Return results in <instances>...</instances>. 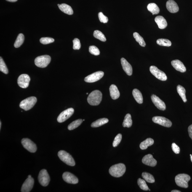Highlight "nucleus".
Masks as SVG:
<instances>
[{"instance_id": "obj_1", "label": "nucleus", "mask_w": 192, "mask_h": 192, "mask_svg": "<svg viewBox=\"0 0 192 192\" xmlns=\"http://www.w3.org/2000/svg\"><path fill=\"white\" fill-rule=\"evenodd\" d=\"M126 170L125 166L122 163H119L111 166L109 170V172L113 177H118L124 175Z\"/></svg>"}, {"instance_id": "obj_2", "label": "nucleus", "mask_w": 192, "mask_h": 192, "mask_svg": "<svg viewBox=\"0 0 192 192\" xmlns=\"http://www.w3.org/2000/svg\"><path fill=\"white\" fill-rule=\"evenodd\" d=\"M102 94L99 90L93 91L88 97L87 101L90 105L93 106L98 105L101 102Z\"/></svg>"}, {"instance_id": "obj_3", "label": "nucleus", "mask_w": 192, "mask_h": 192, "mask_svg": "<svg viewBox=\"0 0 192 192\" xmlns=\"http://www.w3.org/2000/svg\"><path fill=\"white\" fill-rule=\"evenodd\" d=\"M191 179L190 176L185 174H179L175 177L176 184L179 186L187 188L188 187V182Z\"/></svg>"}, {"instance_id": "obj_4", "label": "nucleus", "mask_w": 192, "mask_h": 192, "mask_svg": "<svg viewBox=\"0 0 192 192\" xmlns=\"http://www.w3.org/2000/svg\"><path fill=\"white\" fill-rule=\"evenodd\" d=\"M58 155L60 159L67 165L74 166L75 165V162L72 157L69 153L64 150H60Z\"/></svg>"}, {"instance_id": "obj_5", "label": "nucleus", "mask_w": 192, "mask_h": 192, "mask_svg": "<svg viewBox=\"0 0 192 192\" xmlns=\"http://www.w3.org/2000/svg\"><path fill=\"white\" fill-rule=\"evenodd\" d=\"M37 99L34 97H31L24 99L21 102L19 106L25 111L31 109L36 103Z\"/></svg>"}, {"instance_id": "obj_6", "label": "nucleus", "mask_w": 192, "mask_h": 192, "mask_svg": "<svg viewBox=\"0 0 192 192\" xmlns=\"http://www.w3.org/2000/svg\"><path fill=\"white\" fill-rule=\"evenodd\" d=\"M51 58L49 55L40 56L36 57L35 60V65L40 68H44L47 67L50 63Z\"/></svg>"}, {"instance_id": "obj_7", "label": "nucleus", "mask_w": 192, "mask_h": 192, "mask_svg": "<svg viewBox=\"0 0 192 192\" xmlns=\"http://www.w3.org/2000/svg\"><path fill=\"white\" fill-rule=\"evenodd\" d=\"M38 180L39 183L43 186H46L50 182V177L47 171L45 169L42 170L38 176Z\"/></svg>"}, {"instance_id": "obj_8", "label": "nucleus", "mask_w": 192, "mask_h": 192, "mask_svg": "<svg viewBox=\"0 0 192 192\" xmlns=\"http://www.w3.org/2000/svg\"><path fill=\"white\" fill-rule=\"evenodd\" d=\"M150 71L154 76L157 79L162 81H166L167 79V76L164 72L158 69L157 67L152 65L150 67Z\"/></svg>"}, {"instance_id": "obj_9", "label": "nucleus", "mask_w": 192, "mask_h": 192, "mask_svg": "<svg viewBox=\"0 0 192 192\" xmlns=\"http://www.w3.org/2000/svg\"><path fill=\"white\" fill-rule=\"evenodd\" d=\"M22 143L24 148L31 153H35L36 151L37 147L33 141L27 138L22 139Z\"/></svg>"}, {"instance_id": "obj_10", "label": "nucleus", "mask_w": 192, "mask_h": 192, "mask_svg": "<svg viewBox=\"0 0 192 192\" xmlns=\"http://www.w3.org/2000/svg\"><path fill=\"white\" fill-rule=\"evenodd\" d=\"M74 113V110L72 108H70L64 110L59 115L57 118V121L59 123H62L70 118Z\"/></svg>"}, {"instance_id": "obj_11", "label": "nucleus", "mask_w": 192, "mask_h": 192, "mask_svg": "<svg viewBox=\"0 0 192 192\" xmlns=\"http://www.w3.org/2000/svg\"><path fill=\"white\" fill-rule=\"evenodd\" d=\"M104 72L100 71L93 73L84 78V81L87 83H94L98 81L103 77Z\"/></svg>"}, {"instance_id": "obj_12", "label": "nucleus", "mask_w": 192, "mask_h": 192, "mask_svg": "<svg viewBox=\"0 0 192 192\" xmlns=\"http://www.w3.org/2000/svg\"><path fill=\"white\" fill-rule=\"evenodd\" d=\"M154 122L166 127H170L172 126V122L169 119L162 116H154L152 118Z\"/></svg>"}, {"instance_id": "obj_13", "label": "nucleus", "mask_w": 192, "mask_h": 192, "mask_svg": "<svg viewBox=\"0 0 192 192\" xmlns=\"http://www.w3.org/2000/svg\"><path fill=\"white\" fill-rule=\"evenodd\" d=\"M30 78L27 74H22L19 76L17 79L18 85L22 88H26L29 84Z\"/></svg>"}, {"instance_id": "obj_14", "label": "nucleus", "mask_w": 192, "mask_h": 192, "mask_svg": "<svg viewBox=\"0 0 192 192\" xmlns=\"http://www.w3.org/2000/svg\"><path fill=\"white\" fill-rule=\"evenodd\" d=\"M62 177L65 182L69 184H77L78 182L77 177L70 172L64 173L62 175Z\"/></svg>"}, {"instance_id": "obj_15", "label": "nucleus", "mask_w": 192, "mask_h": 192, "mask_svg": "<svg viewBox=\"0 0 192 192\" xmlns=\"http://www.w3.org/2000/svg\"><path fill=\"white\" fill-rule=\"evenodd\" d=\"M151 98L152 101L157 108L162 111L166 109L165 104L157 96L153 94L151 96Z\"/></svg>"}, {"instance_id": "obj_16", "label": "nucleus", "mask_w": 192, "mask_h": 192, "mask_svg": "<svg viewBox=\"0 0 192 192\" xmlns=\"http://www.w3.org/2000/svg\"><path fill=\"white\" fill-rule=\"evenodd\" d=\"M34 181L32 177H28L22 185L21 191L29 192L31 191L34 184Z\"/></svg>"}, {"instance_id": "obj_17", "label": "nucleus", "mask_w": 192, "mask_h": 192, "mask_svg": "<svg viewBox=\"0 0 192 192\" xmlns=\"http://www.w3.org/2000/svg\"><path fill=\"white\" fill-rule=\"evenodd\" d=\"M142 162L146 165L154 167L157 164V161L153 158L152 155L148 154L144 156L142 159Z\"/></svg>"}, {"instance_id": "obj_18", "label": "nucleus", "mask_w": 192, "mask_h": 192, "mask_svg": "<svg viewBox=\"0 0 192 192\" xmlns=\"http://www.w3.org/2000/svg\"><path fill=\"white\" fill-rule=\"evenodd\" d=\"M166 8L169 12L173 13H177L179 10L178 5L173 0H169L166 2Z\"/></svg>"}, {"instance_id": "obj_19", "label": "nucleus", "mask_w": 192, "mask_h": 192, "mask_svg": "<svg viewBox=\"0 0 192 192\" xmlns=\"http://www.w3.org/2000/svg\"><path fill=\"white\" fill-rule=\"evenodd\" d=\"M121 61L122 66L124 71L128 76H131L132 74V68L130 64L124 58H121Z\"/></svg>"}, {"instance_id": "obj_20", "label": "nucleus", "mask_w": 192, "mask_h": 192, "mask_svg": "<svg viewBox=\"0 0 192 192\" xmlns=\"http://www.w3.org/2000/svg\"><path fill=\"white\" fill-rule=\"evenodd\" d=\"M171 64L173 67L177 71L182 73L185 72L186 71V68L185 65L180 60H176L172 61L171 62Z\"/></svg>"}, {"instance_id": "obj_21", "label": "nucleus", "mask_w": 192, "mask_h": 192, "mask_svg": "<svg viewBox=\"0 0 192 192\" xmlns=\"http://www.w3.org/2000/svg\"><path fill=\"white\" fill-rule=\"evenodd\" d=\"M155 21L158 25V28L161 29L166 28L167 26V22L162 16H157L155 17Z\"/></svg>"}, {"instance_id": "obj_22", "label": "nucleus", "mask_w": 192, "mask_h": 192, "mask_svg": "<svg viewBox=\"0 0 192 192\" xmlns=\"http://www.w3.org/2000/svg\"><path fill=\"white\" fill-rule=\"evenodd\" d=\"M109 90L110 96L113 100H116L120 97L119 91L118 90L117 87L115 85L112 84L110 86Z\"/></svg>"}, {"instance_id": "obj_23", "label": "nucleus", "mask_w": 192, "mask_h": 192, "mask_svg": "<svg viewBox=\"0 0 192 192\" xmlns=\"http://www.w3.org/2000/svg\"><path fill=\"white\" fill-rule=\"evenodd\" d=\"M59 9L62 12L68 15H71L73 14V11L71 6L65 4H58Z\"/></svg>"}, {"instance_id": "obj_24", "label": "nucleus", "mask_w": 192, "mask_h": 192, "mask_svg": "<svg viewBox=\"0 0 192 192\" xmlns=\"http://www.w3.org/2000/svg\"><path fill=\"white\" fill-rule=\"evenodd\" d=\"M133 95L138 103L141 104L143 102V98L142 94L140 91L136 89H134L132 92Z\"/></svg>"}, {"instance_id": "obj_25", "label": "nucleus", "mask_w": 192, "mask_h": 192, "mask_svg": "<svg viewBox=\"0 0 192 192\" xmlns=\"http://www.w3.org/2000/svg\"><path fill=\"white\" fill-rule=\"evenodd\" d=\"M154 143L153 139L148 138L141 143L140 147L141 149L145 150L147 149L148 147L151 146Z\"/></svg>"}, {"instance_id": "obj_26", "label": "nucleus", "mask_w": 192, "mask_h": 192, "mask_svg": "<svg viewBox=\"0 0 192 192\" xmlns=\"http://www.w3.org/2000/svg\"><path fill=\"white\" fill-rule=\"evenodd\" d=\"M147 9L150 12L152 13L153 15L157 14L160 12L159 8L154 3H150L147 6Z\"/></svg>"}, {"instance_id": "obj_27", "label": "nucleus", "mask_w": 192, "mask_h": 192, "mask_svg": "<svg viewBox=\"0 0 192 192\" xmlns=\"http://www.w3.org/2000/svg\"><path fill=\"white\" fill-rule=\"evenodd\" d=\"M109 122V120L106 118H102L97 120V121L93 122L91 124V127L95 128L100 127L103 125Z\"/></svg>"}, {"instance_id": "obj_28", "label": "nucleus", "mask_w": 192, "mask_h": 192, "mask_svg": "<svg viewBox=\"0 0 192 192\" xmlns=\"http://www.w3.org/2000/svg\"><path fill=\"white\" fill-rule=\"evenodd\" d=\"M132 125V121L131 118V115L129 113L126 114L125 117V119L123 122L122 125L124 127H130Z\"/></svg>"}, {"instance_id": "obj_29", "label": "nucleus", "mask_w": 192, "mask_h": 192, "mask_svg": "<svg viewBox=\"0 0 192 192\" xmlns=\"http://www.w3.org/2000/svg\"><path fill=\"white\" fill-rule=\"evenodd\" d=\"M177 93H178L180 97H181L184 102H186L187 100L186 97V90L184 88L183 86L179 85L177 86Z\"/></svg>"}, {"instance_id": "obj_30", "label": "nucleus", "mask_w": 192, "mask_h": 192, "mask_svg": "<svg viewBox=\"0 0 192 192\" xmlns=\"http://www.w3.org/2000/svg\"><path fill=\"white\" fill-rule=\"evenodd\" d=\"M24 40V35L22 33H20L17 36L15 42L14 43V47L15 48L20 47L23 44Z\"/></svg>"}, {"instance_id": "obj_31", "label": "nucleus", "mask_w": 192, "mask_h": 192, "mask_svg": "<svg viewBox=\"0 0 192 192\" xmlns=\"http://www.w3.org/2000/svg\"><path fill=\"white\" fill-rule=\"evenodd\" d=\"M133 35L136 40V41L137 42L139 43L140 45L142 46V47H145L146 45V44H145V42L144 41L143 38L136 32L134 33Z\"/></svg>"}, {"instance_id": "obj_32", "label": "nucleus", "mask_w": 192, "mask_h": 192, "mask_svg": "<svg viewBox=\"0 0 192 192\" xmlns=\"http://www.w3.org/2000/svg\"><path fill=\"white\" fill-rule=\"evenodd\" d=\"M142 177L145 180L149 183H153L155 182L153 176L151 174L147 172H143L142 174Z\"/></svg>"}, {"instance_id": "obj_33", "label": "nucleus", "mask_w": 192, "mask_h": 192, "mask_svg": "<svg viewBox=\"0 0 192 192\" xmlns=\"http://www.w3.org/2000/svg\"><path fill=\"white\" fill-rule=\"evenodd\" d=\"M83 120L82 119H79L76 120L72 122L68 126V129L69 130H72L73 129H76L83 122Z\"/></svg>"}, {"instance_id": "obj_34", "label": "nucleus", "mask_w": 192, "mask_h": 192, "mask_svg": "<svg viewBox=\"0 0 192 192\" xmlns=\"http://www.w3.org/2000/svg\"><path fill=\"white\" fill-rule=\"evenodd\" d=\"M157 43L160 46L169 47L172 45V43L169 40L164 38H160L157 40Z\"/></svg>"}, {"instance_id": "obj_35", "label": "nucleus", "mask_w": 192, "mask_h": 192, "mask_svg": "<svg viewBox=\"0 0 192 192\" xmlns=\"http://www.w3.org/2000/svg\"><path fill=\"white\" fill-rule=\"evenodd\" d=\"M93 35L94 37L102 42L106 41V39L105 35L103 33L99 30H95L94 32Z\"/></svg>"}, {"instance_id": "obj_36", "label": "nucleus", "mask_w": 192, "mask_h": 192, "mask_svg": "<svg viewBox=\"0 0 192 192\" xmlns=\"http://www.w3.org/2000/svg\"><path fill=\"white\" fill-rule=\"evenodd\" d=\"M137 183L140 188L144 191H148L149 189L145 181L143 179L139 178L137 181Z\"/></svg>"}, {"instance_id": "obj_37", "label": "nucleus", "mask_w": 192, "mask_h": 192, "mask_svg": "<svg viewBox=\"0 0 192 192\" xmlns=\"http://www.w3.org/2000/svg\"><path fill=\"white\" fill-rule=\"evenodd\" d=\"M0 70L5 74H8V70L7 67L2 58L1 57H0Z\"/></svg>"}, {"instance_id": "obj_38", "label": "nucleus", "mask_w": 192, "mask_h": 192, "mask_svg": "<svg viewBox=\"0 0 192 192\" xmlns=\"http://www.w3.org/2000/svg\"><path fill=\"white\" fill-rule=\"evenodd\" d=\"M89 52L91 54L95 56H98L100 54L99 49L95 46H90L89 47Z\"/></svg>"}, {"instance_id": "obj_39", "label": "nucleus", "mask_w": 192, "mask_h": 192, "mask_svg": "<svg viewBox=\"0 0 192 192\" xmlns=\"http://www.w3.org/2000/svg\"><path fill=\"white\" fill-rule=\"evenodd\" d=\"M40 42L42 44L44 45H46L50 43L54 42V38H42L40 39Z\"/></svg>"}, {"instance_id": "obj_40", "label": "nucleus", "mask_w": 192, "mask_h": 192, "mask_svg": "<svg viewBox=\"0 0 192 192\" xmlns=\"http://www.w3.org/2000/svg\"><path fill=\"white\" fill-rule=\"evenodd\" d=\"M122 136L121 134H118L115 137L114 141L113 142V146L114 147L118 146V145L120 143L122 140Z\"/></svg>"}, {"instance_id": "obj_41", "label": "nucleus", "mask_w": 192, "mask_h": 192, "mask_svg": "<svg viewBox=\"0 0 192 192\" xmlns=\"http://www.w3.org/2000/svg\"><path fill=\"white\" fill-rule=\"evenodd\" d=\"M73 49L74 50H79L81 47V44L79 40L75 38L73 41Z\"/></svg>"}, {"instance_id": "obj_42", "label": "nucleus", "mask_w": 192, "mask_h": 192, "mask_svg": "<svg viewBox=\"0 0 192 192\" xmlns=\"http://www.w3.org/2000/svg\"><path fill=\"white\" fill-rule=\"evenodd\" d=\"M98 17L99 20L101 22L106 23L108 21V17L104 15L102 12H100L98 14Z\"/></svg>"}, {"instance_id": "obj_43", "label": "nucleus", "mask_w": 192, "mask_h": 192, "mask_svg": "<svg viewBox=\"0 0 192 192\" xmlns=\"http://www.w3.org/2000/svg\"><path fill=\"white\" fill-rule=\"evenodd\" d=\"M172 148L173 151L177 154H178L180 153V149L178 145H176L175 143H173L172 145Z\"/></svg>"}, {"instance_id": "obj_44", "label": "nucleus", "mask_w": 192, "mask_h": 192, "mask_svg": "<svg viewBox=\"0 0 192 192\" xmlns=\"http://www.w3.org/2000/svg\"><path fill=\"white\" fill-rule=\"evenodd\" d=\"M188 132L189 136L192 140V125L189 126L188 129Z\"/></svg>"}, {"instance_id": "obj_45", "label": "nucleus", "mask_w": 192, "mask_h": 192, "mask_svg": "<svg viewBox=\"0 0 192 192\" xmlns=\"http://www.w3.org/2000/svg\"><path fill=\"white\" fill-rule=\"evenodd\" d=\"M6 1H9V2H15L17 1V0H6Z\"/></svg>"}, {"instance_id": "obj_46", "label": "nucleus", "mask_w": 192, "mask_h": 192, "mask_svg": "<svg viewBox=\"0 0 192 192\" xmlns=\"http://www.w3.org/2000/svg\"><path fill=\"white\" fill-rule=\"evenodd\" d=\"M172 192H180L181 191L177 190H173L171 191Z\"/></svg>"}, {"instance_id": "obj_47", "label": "nucleus", "mask_w": 192, "mask_h": 192, "mask_svg": "<svg viewBox=\"0 0 192 192\" xmlns=\"http://www.w3.org/2000/svg\"><path fill=\"white\" fill-rule=\"evenodd\" d=\"M190 159H191V162H192V155L190 154Z\"/></svg>"}, {"instance_id": "obj_48", "label": "nucleus", "mask_w": 192, "mask_h": 192, "mask_svg": "<svg viewBox=\"0 0 192 192\" xmlns=\"http://www.w3.org/2000/svg\"><path fill=\"white\" fill-rule=\"evenodd\" d=\"M1 122H0V129H1Z\"/></svg>"}, {"instance_id": "obj_49", "label": "nucleus", "mask_w": 192, "mask_h": 192, "mask_svg": "<svg viewBox=\"0 0 192 192\" xmlns=\"http://www.w3.org/2000/svg\"><path fill=\"white\" fill-rule=\"evenodd\" d=\"M31 177V176L30 175H29L28 176V177Z\"/></svg>"}, {"instance_id": "obj_50", "label": "nucleus", "mask_w": 192, "mask_h": 192, "mask_svg": "<svg viewBox=\"0 0 192 192\" xmlns=\"http://www.w3.org/2000/svg\"><path fill=\"white\" fill-rule=\"evenodd\" d=\"M86 94H88V93H86Z\"/></svg>"}, {"instance_id": "obj_51", "label": "nucleus", "mask_w": 192, "mask_h": 192, "mask_svg": "<svg viewBox=\"0 0 192 192\" xmlns=\"http://www.w3.org/2000/svg\"><path fill=\"white\" fill-rule=\"evenodd\" d=\"M83 121H85V120H83Z\"/></svg>"}]
</instances>
